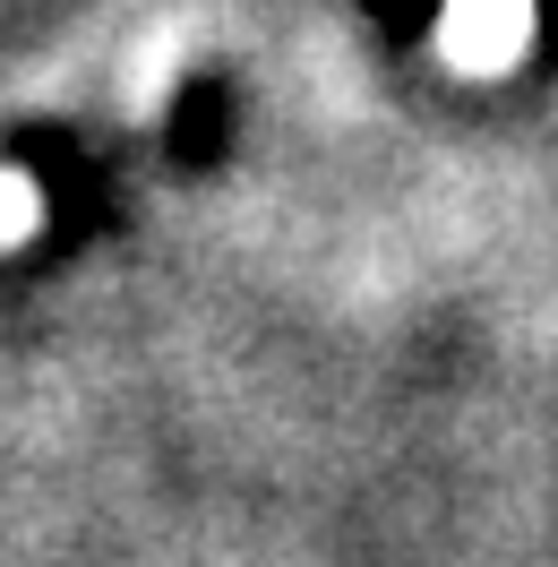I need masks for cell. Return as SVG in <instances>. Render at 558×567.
I'll return each instance as SVG.
<instances>
[{"label": "cell", "mask_w": 558, "mask_h": 567, "mask_svg": "<svg viewBox=\"0 0 558 567\" xmlns=\"http://www.w3.org/2000/svg\"><path fill=\"white\" fill-rule=\"evenodd\" d=\"M35 207H43V198H35V181H27V173H0V249L35 233Z\"/></svg>", "instance_id": "obj_1"}]
</instances>
